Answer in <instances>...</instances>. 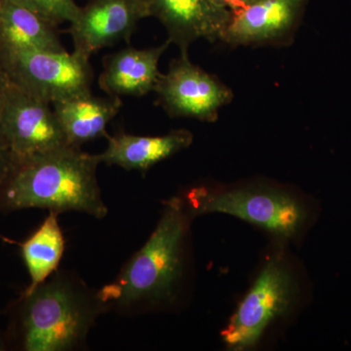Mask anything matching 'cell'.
I'll list each match as a JSON object with an SVG mask.
<instances>
[{"label":"cell","mask_w":351,"mask_h":351,"mask_svg":"<svg viewBox=\"0 0 351 351\" xmlns=\"http://www.w3.org/2000/svg\"><path fill=\"white\" fill-rule=\"evenodd\" d=\"M170 45L167 40L157 47H127L108 55L99 77V86L110 97H142L154 91L161 73L160 57Z\"/></svg>","instance_id":"7c38bea8"},{"label":"cell","mask_w":351,"mask_h":351,"mask_svg":"<svg viewBox=\"0 0 351 351\" xmlns=\"http://www.w3.org/2000/svg\"><path fill=\"white\" fill-rule=\"evenodd\" d=\"M0 64L14 84L46 103L91 92L89 59L68 51L0 52Z\"/></svg>","instance_id":"5b68a950"},{"label":"cell","mask_w":351,"mask_h":351,"mask_svg":"<svg viewBox=\"0 0 351 351\" xmlns=\"http://www.w3.org/2000/svg\"><path fill=\"white\" fill-rule=\"evenodd\" d=\"M308 0H251L232 12L221 41L228 45H289Z\"/></svg>","instance_id":"9c48e42d"},{"label":"cell","mask_w":351,"mask_h":351,"mask_svg":"<svg viewBox=\"0 0 351 351\" xmlns=\"http://www.w3.org/2000/svg\"><path fill=\"white\" fill-rule=\"evenodd\" d=\"M107 149L97 154L100 163L145 173L193 144V135L181 129L163 136H138L120 132L108 135Z\"/></svg>","instance_id":"4fadbf2b"},{"label":"cell","mask_w":351,"mask_h":351,"mask_svg":"<svg viewBox=\"0 0 351 351\" xmlns=\"http://www.w3.org/2000/svg\"><path fill=\"white\" fill-rule=\"evenodd\" d=\"M52 106L68 144L80 147L89 141L107 137L108 123L117 117L122 101L119 97L101 98L88 92Z\"/></svg>","instance_id":"5bb4252c"},{"label":"cell","mask_w":351,"mask_h":351,"mask_svg":"<svg viewBox=\"0 0 351 351\" xmlns=\"http://www.w3.org/2000/svg\"><path fill=\"white\" fill-rule=\"evenodd\" d=\"M149 18L145 0H90L71 23L73 52L92 54L119 41L129 43L138 23Z\"/></svg>","instance_id":"30bf717a"},{"label":"cell","mask_w":351,"mask_h":351,"mask_svg":"<svg viewBox=\"0 0 351 351\" xmlns=\"http://www.w3.org/2000/svg\"><path fill=\"white\" fill-rule=\"evenodd\" d=\"M191 218L200 215H230L279 237H293L306 221V208L288 193L267 188L228 191L195 188L182 198Z\"/></svg>","instance_id":"277c9868"},{"label":"cell","mask_w":351,"mask_h":351,"mask_svg":"<svg viewBox=\"0 0 351 351\" xmlns=\"http://www.w3.org/2000/svg\"><path fill=\"white\" fill-rule=\"evenodd\" d=\"M15 158L5 138L0 133V186L5 182L6 178L10 174L15 165Z\"/></svg>","instance_id":"ac0fdd59"},{"label":"cell","mask_w":351,"mask_h":351,"mask_svg":"<svg viewBox=\"0 0 351 351\" xmlns=\"http://www.w3.org/2000/svg\"><path fill=\"white\" fill-rule=\"evenodd\" d=\"M213 5L219 8L226 9V10L234 12L242 7L246 5L251 0H209Z\"/></svg>","instance_id":"ffe728a7"},{"label":"cell","mask_w":351,"mask_h":351,"mask_svg":"<svg viewBox=\"0 0 351 351\" xmlns=\"http://www.w3.org/2000/svg\"><path fill=\"white\" fill-rule=\"evenodd\" d=\"M14 86V82L3 66L0 64V112L5 105L7 99L10 95Z\"/></svg>","instance_id":"d6986e66"},{"label":"cell","mask_w":351,"mask_h":351,"mask_svg":"<svg viewBox=\"0 0 351 351\" xmlns=\"http://www.w3.org/2000/svg\"><path fill=\"white\" fill-rule=\"evenodd\" d=\"M2 1H3V0H0V3H1Z\"/></svg>","instance_id":"7402d4cb"},{"label":"cell","mask_w":351,"mask_h":351,"mask_svg":"<svg viewBox=\"0 0 351 351\" xmlns=\"http://www.w3.org/2000/svg\"><path fill=\"white\" fill-rule=\"evenodd\" d=\"M149 17L165 27L168 40L188 55L189 46L198 39L221 40L232 12L213 5L209 0H145Z\"/></svg>","instance_id":"8fae6325"},{"label":"cell","mask_w":351,"mask_h":351,"mask_svg":"<svg viewBox=\"0 0 351 351\" xmlns=\"http://www.w3.org/2000/svg\"><path fill=\"white\" fill-rule=\"evenodd\" d=\"M161 104L171 117H191L213 122L219 108L232 101L230 88L181 55L171 63L165 75L161 73L156 89Z\"/></svg>","instance_id":"ba28073f"},{"label":"cell","mask_w":351,"mask_h":351,"mask_svg":"<svg viewBox=\"0 0 351 351\" xmlns=\"http://www.w3.org/2000/svg\"><path fill=\"white\" fill-rule=\"evenodd\" d=\"M66 51L58 27L16 0L0 3V52Z\"/></svg>","instance_id":"9a60e30c"},{"label":"cell","mask_w":351,"mask_h":351,"mask_svg":"<svg viewBox=\"0 0 351 351\" xmlns=\"http://www.w3.org/2000/svg\"><path fill=\"white\" fill-rule=\"evenodd\" d=\"M8 341L5 334L0 330V351L6 350L8 348Z\"/></svg>","instance_id":"44dd1931"},{"label":"cell","mask_w":351,"mask_h":351,"mask_svg":"<svg viewBox=\"0 0 351 351\" xmlns=\"http://www.w3.org/2000/svg\"><path fill=\"white\" fill-rule=\"evenodd\" d=\"M0 133L16 162L69 145L50 104L16 84L0 112Z\"/></svg>","instance_id":"52a82bcc"},{"label":"cell","mask_w":351,"mask_h":351,"mask_svg":"<svg viewBox=\"0 0 351 351\" xmlns=\"http://www.w3.org/2000/svg\"><path fill=\"white\" fill-rule=\"evenodd\" d=\"M38 14L44 20L59 27L64 23L71 24L80 10L75 0H16Z\"/></svg>","instance_id":"e0dca14e"},{"label":"cell","mask_w":351,"mask_h":351,"mask_svg":"<svg viewBox=\"0 0 351 351\" xmlns=\"http://www.w3.org/2000/svg\"><path fill=\"white\" fill-rule=\"evenodd\" d=\"M104 314L98 292L80 277L57 271L16 304L13 336L25 351H69L82 348Z\"/></svg>","instance_id":"3957f363"},{"label":"cell","mask_w":351,"mask_h":351,"mask_svg":"<svg viewBox=\"0 0 351 351\" xmlns=\"http://www.w3.org/2000/svg\"><path fill=\"white\" fill-rule=\"evenodd\" d=\"M58 215L49 212L38 230L20 244L21 254L31 282L25 292L45 282L59 269L64 251V239Z\"/></svg>","instance_id":"2e32d148"},{"label":"cell","mask_w":351,"mask_h":351,"mask_svg":"<svg viewBox=\"0 0 351 351\" xmlns=\"http://www.w3.org/2000/svg\"><path fill=\"white\" fill-rule=\"evenodd\" d=\"M294 295V279L288 265L281 258H271L223 330L226 346L232 350H246L257 345L270 323L290 311Z\"/></svg>","instance_id":"8992f818"},{"label":"cell","mask_w":351,"mask_h":351,"mask_svg":"<svg viewBox=\"0 0 351 351\" xmlns=\"http://www.w3.org/2000/svg\"><path fill=\"white\" fill-rule=\"evenodd\" d=\"M99 164L97 154L71 145L15 162L0 186V211L36 208L105 218L108 209L97 179Z\"/></svg>","instance_id":"6da1fadb"},{"label":"cell","mask_w":351,"mask_h":351,"mask_svg":"<svg viewBox=\"0 0 351 351\" xmlns=\"http://www.w3.org/2000/svg\"><path fill=\"white\" fill-rule=\"evenodd\" d=\"M191 219L182 197L164 202L162 216L144 246L112 282L97 291L104 313H137L174 301L184 274V244Z\"/></svg>","instance_id":"7a4b0ae2"}]
</instances>
